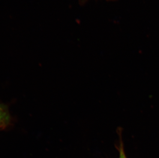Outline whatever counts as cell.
I'll list each match as a JSON object with an SVG mask.
<instances>
[{"instance_id": "obj_2", "label": "cell", "mask_w": 159, "mask_h": 158, "mask_svg": "<svg viewBox=\"0 0 159 158\" xmlns=\"http://www.w3.org/2000/svg\"><path fill=\"white\" fill-rule=\"evenodd\" d=\"M117 133L120 137V147L119 148V152H120L119 158H127L124 150L123 143L122 138V129L120 128L117 129Z\"/></svg>"}, {"instance_id": "obj_1", "label": "cell", "mask_w": 159, "mask_h": 158, "mask_svg": "<svg viewBox=\"0 0 159 158\" xmlns=\"http://www.w3.org/2000/svg\"><path fill=\"white\" fill-rule=\"evenodd\" d=\"M11 116L5 105L0 104V128L7 127L11 123Z\"/></svg>"}]
</instances>
